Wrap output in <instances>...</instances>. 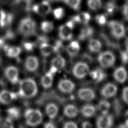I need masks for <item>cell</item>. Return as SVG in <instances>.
Here are the masks:
<instances>
[{
    "mask_svg": "<svg viewBox=\"0 0 128 128\" xmlns=\"http://www.w3.org/2000/svg\"><path fill=\"white\" fill-rule=\"evenodd\" d=\"M96 22L100 25H104L106 22V18L105 15L101 14H98L96 16Z\"/></svg>",
    "mask_w": 128,
    "mask_h": 128,
    "instance_id": "obj_38",
    "label": "cell"
},
{
    "mask_svg": "<svg viewBox=\"0 0 128 128\" xmlns=\"http://www.w3.org/2000/svg\"><path fill=\"white\" fill-rule=\"evenodd\" d=\"M26 124L30 126H36L42 120V114L40 110L36 108H28L24 112Z\"/></svg>",
    "mask_w": 128,
    "mask_h": 128,
    "instance_id": "obj_2",
    "label": "cell"
},
{
    "mask_svg": "<svg viewBox=\"0 0 128 128\" xmlns=\"http://www.w3.org/2000/svg\"><path fill=\"white\" fill-rule=\"evenodd\" d=\"M81 114L85 118H91L96 112V108L92 104H87L83 105L80 110Z\"/></svg>",
    "mask_w": 128,
    "mask_h": 128,
    "instance_id": "obj_17",
    "label": "cell"
},
{
    "mask_svg": "<svg viewBox=\"0 0 128 128\" xmlns=\"http://www.w3.org/2000/svg\"><path fill=\"white\" fill-rule=\"evenodd\" d=\"M114 122L112 116L110 114H102L96 121V128H110Z\"/></svg>",
    "mask_w": 128,
    "mask_h": 128,
    "instance_id": "obj_8",
    "label": "cell"
},
{
    "mask_svg": "<svg viewBox=\"0 0 128 128\" xmlns=\"http://www.w3.org/2000/svg\"><path fill=\"white\" fill-rule=\"evenodd\" d=\"M125 124H128V110L126 112L125 114Z\"/></svg>",
    "mask_w": 128,
    "mask_h": 128,
    "instance_id": "obj_47",
    "label": "cell"
},
{
    "mask_svg": "<svg viewBox=\"0 0 128 128\" xmlns=\"http://www.w3.org/2000/svg\"><path fill=\"white\" fill-rule=\"evenodd\" d=\"M80 48V46L78 42L76 41L71 42L66 46V50L70 57L75 56L79 52Z\"/></svg>",
    "mask_w": 128,
    "mask_h": 128,
    "instance_id": "obj_23",
    "label": "cell"
},
{
    "mask_svg": "<svg viewBox=\"0 0 128 128\" xmlns=\"http://www.w3.org/2000/svg\"><path fill=\"white\" fill-rule=\"evenodd\" d=\"M58 88L62 92L70 94L75 88V84L72 81L69 79H61L58 82Z\"/></svg>",
    "mask_w": 128,
    "mask_h": 128,
    "instance_id": "obj_11",
    "label": "cell"
},
{
    "mask_svg": "<svg viewBox=\"0 0 128 128\" xmlns=\"http://www.w3.org/2000/svg\"><path fill=\"white\" fill-rule=\"evenodd\" d=\"M34 12L40 16H46L48 14L51 10V7L46 0H44L42 2L35 4L32 7Z\"/></svg>",
    "mask_w": 128,
    "mask_h": 128,
    "instance_id": "obj_13",
    "label": "cell"
},
{
    "mask_svg": "<svg viewBox=\"0 0 128 128\" xmlns=\"http://www.w3.org/2000/svg\"><path fill=\"white\" fill-rule=\"evenodd\" d=\"M53 47L54 52L58 53L62 51V49L63 48V45L60 41L57 40L56 42L54 45H53Z\"/></svg>",
    "mask_w": 128,
    "mask_h": 128,
    "instance_id": "obj_39",
    "label": "cell"
},
{
    "mask_svg": "<svg viewBox=\"0 0 128 128\" xmlns=\"http://www.w3.org/2000/svg\"><path fill=\"white\" fill-rule=\"evenodd\" d=\"M24 1H26V2H27L28 4H30V2L32 0H24Z\"/></svg>",
    "mask_w": 128,
    "mask_h": 128,
    "instance_id": "obj_50",
    "label": "cell"
},
{
    "mask_svg": "<svg viewBox=\"0 0 128 128\" xmlns=\"http://www.w3.org/2000/svg\"></svg>",
    "mask_w": 128,
    "mask_h": 128,
    "instance_id": "obj_52",
    "label": "cell"
},
{
    "mask_svg": "<svg viewBox=\"0 0 128 128\" xmlns=\"http://www.w3.org/2000/svg\"><path fill=\"white\" fill-rule=\"evenodd\" d=\"M88 48L90 52L94 53L98 52L101 50L102 43L98 40L92 39L89 42Z\"/></svg>",
    "mask_w": 128,
    "mask_h": 128,
    "instance_id": "obj_29",
    "label": "cell"
},
{
    "mask_svg": "<svg viewBox=\"0 0 128 128\" xmlns=\"http://www.w3.org/2000/svg\"><path fill=\"white\" fill-rule=\"evenodd\" d=\"M45 112L50 118L53 119L57 116L58 112V107L55 103L50 102L46 106Z\"/></svg>",
    "mask_w": 128,
    "mask_h": 128,
    "instance_id": "obj_19",
    "label": "cell"
},
{
    "mask_svg": "<svg viewBox=\"0 0 128 128\" xmlns=\"http://www.w3.org/2000/svg\"><path fill=\"white\" fill-rule=\"evenodd\" d=\"M106 11V14L110 15L113 14L117 10V6L113 2H108L105 6Z\"/></svg>",
    "mask_w": 128,
    "mask_h": 128,
    "instance_id": "obj_35",
    "label": "cell"
},
{
    "mask_svg": "<svg viewBox=\"0 0 128 128\" xmlns=\"http://www.w3.org/2000/svg\"><path fill=\"white\" fill-rule=\"evenodd\" d=\"M1 60H2V57H1V56H0V62Z\"/></svg>",
    "mask_w": 128,
    "mask_h": 128,
    "instance_id": "obj_51",
    "label": "cell"
},
{
    "mask_svg": "<svg viewBox=\"0 0 128 128\" xmlns=\"http://www.w3.org/2000/svg\"><path fill=\"white\" fill-rule=\"evenodd\" d=\"M40 50L42 54L44 57H47L50 56L53 52H54L53 46L47 43L46 42L40 44Z\"/></svg>",
    "mask_w": 128,
    "mask_h": 128,
    "instance_id": "obj_25",
    "label": "cell"
},
{
    "mask_svg": "<svg viewBox=\"0 0 128 128\" xmlns=\"http://www.w3.org/2000/svg\"><path fill=\"white\" fill-rule=\"evenodd\" d=\"M90 77L96 82H99L105 79L106 76V74L100 68H96L89 72Z\"/></svg>",
    "mask_w": 128,
    "mask_h": 128,
    "instance_id": "obj_20",
    "label": "cell"
},
{
    "mask_svg": "<svg viewBox=\"0 0 128 128\" xmlns=\"http://www.w3.org/2000/svg\"><path fill=\"white\" fill-rule=\"evenodd\" d=\"M44 128H56V126L53 122L50 121L45 123Z\"/></svg>",
    "mask_w": 128,
    "mask_h": 128,
    "instance_id": "obj_46",
    "label": "cell"
},
{
    "mask_svg": "<svg viewBox=\"0 0 128 128\" xmlns=\"http://www.w3.org/2000/svg\"><path fill=\"white\" fill-rule=\"evenodd\" d=\"M78 98L84 102H90L96 98L94 90L90 88H80L77 92Z\"/></svg>",
    "mask_w": 128,
    "mask_h": 128,
    "instance_id": "obj_9",
    "label": "cell"
},
{
    "mask_svg": "<svg viewBox=\"0 0 128 128\" xmlns=\"http://www.w3.org/2000/svg\"><path fill=\"white\" fill-rule=\"evenodd\" d=\"M4 73L6 79L11 84H16L18 82L19 72L16 67L14 66H10L6 68Z\"/></svg>",
    "mask_w": 128,
    "mask_h": 128,
    "instance_id": "obj_10",
    "label": "cell"
},
{
    "mask_svg": "<svg viewBox=\"0 0 128 128\" xmlns=\"http://www.w3.org/2000/svg\"><path fill=\"white\" fill-rule=\"evenodd\" d=\"M113 76L117 82L121 84L124 82L128 77L126 69L122 66L118 67L114 72Z\"/></svg>",
    "mask_w": 128,
    "mask_h": 128,
    "instance_id": "obj_16",
    "label": "cell"
},
{
    "mask_svg": "<svg viewBox=\"0 0 128 128\" xmlns=\"http://www.w3.org/2000/svg\"><path fill=\"white\" fill-rule=\"evenodd\" d=\"M97 108L102 114H106L108 113L110 109V104L108 100H102L98 102Z\"/></svg>",
    "mask_w": 128,
    "mask_h": 128,
    "instance_id": "obj_30",
    "label": "cell"
},
{
    "mask_svg": "<svg viewBox=\"0 0 128 128\" xmlns=\"http://www.w3.org/2000/svg\"><path fill=\"white\" fill-rule=\"evenodd\" d=\"M117 128H128V124H120Z\"/></svg>",
    "mask_w": 128,
    "mask_h": 128,
    "instance_id": "obj_48",
    "label": "cell"
},
{
    "mask_svg": "<svg viewBox=\"0 0 128 128\" xmlns=\"http://www.w3.org/2000/svg\"><path fill=\"white\" fill-rule=\"evenodd\" d=\"M63 1L74 10H79L81 0H63Z\"/></svg>",
    "mask_w": 128,
    "mask_h": 128,
    "instance_id": "obj_36",
    "label": "cell"
},
{
    "mask_svg": "<svg viewBox=\"0 0 128 128\" xmlns=\"http://www.w3.org/2000/svg\"><path fill=\"white\" fill-rule=\"evenodd\" d=\"M13 19V16L10 14L6 12L3 10L0 11V24L2 27L10 24Z\"/></svg>",
    "mask_w": 128,
    "mask_h": 128,
    "instance_id": "obj_27",
    "label": "cell"
},
{
    "mask_svg": "<svg viewBox=\"0 0 128 128\" xmlns=\"http://www.w3.org/2000/svg\"><path fill=\"white\" fill-rule=\"evenodd\" d=\"M63 128H78L76 124L73 121H68L64 123Z\"/></svg>",
    "mask_w": 128,
    "mask_h": 128,
    "instance_id": "obj_43",
    "label": "cell"
},
{
    "mask_svg": "<svg viewBox=\"0 0 128 128\" xmlns=\"http://www.w3.org/2000/svg\"><path fill=\"white\" fill-rule=\"evenodd\" d=\"M122 96L123 100L128 104V86H126L123 88Z\"/></svg>",
    "mask_w": 128,
    "mask_h": 128,
    "instance_id": "obj_42",
    "label": "cell"
},
{
    "mask_svg": "<svg viewBox=\"0 0 128 128\" xmlns=\"http://www.w3.org/2000/svg\"><path fill=\"white\" fill-rule=\"evenodd\" d=\"M74 22L72 20H69L65 24L60 26L58 34L61 39L63 40H71L72 36Z\"/></svg>",
    "mask_w": 128,
    "mask_h": 128,
    "instance_id": "obj_7",
    "label": "cell"
},
{
    "mask_svg": "<svg viewBox=\"0 0 128 128\" xmlns=\"http://www.w3.org/2000/svg\"><path fill=\"white\" fill-rule=\"evenodd\" d=\"M6 56L9 58H14L18 57L21 52V48L16 46H5L4 47Z\"/></svg>",
    "mask_w": 128,
    "mask_h": 128,
    "instance_id": "obj_21",
    "label": "cell"
},
{
    "mask_svg": "<svg viewBox=\"0 0 128 128\" xmlns=\"http://www.w3.org/2000/svg\"><path fill=\"white\" fill-rule=\"evenodd\" d=\"M41 30L44 32L48 33L50 32L54 28V25L52 22L44 21L41 23Z\"/></svg>",
    "mask_w": 128,
    "mask_h": 128,
    "instance_id": "obj_34",
    "label": "cell"
},
{
    "mask_svg": "<svg viewBox=\"0 0 128 128\" xmlns=\"http://www.w3.org/2000/svg\"><path fill=\"white\" fill-rule=\"evenodd\" d=\"M66 65V60L63 56L60 54H57L54 56L51 62V66H54L58 70L62 69Z\"/></svg>",
    "mask_w": 128,
    "mask_h": 128,
    "instance_id": "obj_24",
    "label": "cell"
},
{
    "mask_svg": "<svg viewBox=\"0 0 128 128\" xmlns=\"http://www.w3.org/2000/svg\"><path fill=\"white\" fill-rule=\"evenodd\" d=\"M125 46L126 48V51L128 52V38H127L125 40Z\"/></svg>",
    "mask_w": 128,
    "mask_h": 128,
    "instance_id": "obj_49",
    "label": "cell"
},
{
    "mask_svg": "<svg viewBox=\"0 0 128 128\" xmlns=\"http://www.w3.org/2000/svg\"><path fill=\"white\" fill-rule=\"evenodd\" d=\"M89 72V66L86 62H77L72 68V73L74 76L78 79L84 78Z\"/></svg>",
    "mask_w": 128,
    "mask_h": 128,
    "instance_id": "obj_5",
    "label": "cell"
},
{
    "mask_svg": "<svg viewBox=\"0 0 128 128\" xmlns=\"http://www.w3.org/2000/svg\"><path fill=\"white\" fill-rule=\"evenodd\" d=\"M116 86L112 82H108L104 85L100 90L101 95L105 98H110L114 96L117 92Z\"/></svg>",
    "mask_w": 128,
    "mask_h": 128,
    "instance_id": "obj_12",
    "label": "cell"
},
{
    "mask_svg": "<svg viewBox=\"0 0 128 128\" xmlns=\"http://www.w3.org/2000/svg\"><path fill=\"white\" fill-rule=\"evenodd\" d=\"M14 124L10 118H0V128H14Z\"/></svg>",
    "mask_w": 128,
    "mask_h": 128,
    "instance_id": "obj_32",
    "label": "cell"
},
{
    "mask_svg": "<svg viewBox=\"0 0 128 128\" xmlns=\"http://www.w3.org/2000/svg\"><path fill=\"white\" fill-rule=\"evenodd\" d=\"M18 96V94L10 92L7 90H2L0 92V103L7 104L16 100Z\"/></svg>",
    "mask_w": 128,
    "mask_h": 128,
    "instance_id": "obj_14",
    "label": "cell"
},
{
    "mask_svg": "<svg viewBox=\"0 0 128 128\" xmlns=\"http://www.w3.org/2000/svg\"><path fill=\"white\" fill-rule=\"evenodd\" d=\"M114 112L117 115H118L122 110V106L119 101L117 100H116L114 102Z\"/></svg>",
    "mask_w": 128,
    "mask_h": 128,
    "instance_id": "obj_41",
    "label": "cell"
},
{
    "mask_svg": "<svg viewBox=\"0 0 128 128\" xmlns=\"http://www.w3.org/2000/svg\"><path fill=\"white\" fill-rule=\"evenodd\" d=\"M94 33V30L89 26H85L83 27L80 30L78 36V38L80 40H84L90 37Z\"/></svg>",
    "mask_w": 128,
    "mask_h": 128,
    "instance_id": "obj_28",
    "label": "cell"
},
{
    "mask_svg": "<svg viewBox=\"0 0 128 128\" xmlns=\"http://www.w3.org/2000/svg\"><path fill=\"white\" fill-rule=\"evenodd\" d=\"M78 108L73 104H68L66 105L63 110L64 115L68 118H74L77 116L78 114Z\"/></svg>",
    "mask_w": 128,
    "mask_h": 128,
    "instance_id": "obj_18",
    "label": "cell"
},
{
    "mask_svg": "<svg viewBox=\"0 0 128 128\" xmlns=\"http://www.w3.org/2000/svg\"><path fill=\"white\" fill-rule=\"evenodd\" d=\"M88 6L90 10H98L102 7L101 0H88Z\"/></svg>",
    "mask_w": 128,
    "mask_h": 128,
    "instance_id": "obj_33",
    "label": "cell"
},
{
    "mask_svg": "<svg viewBox=\"0 0 128 128\" xmlns=\"http://www.w3.org/2000/svg\"><path fill=\"white\" fill-rule=\"evenodd\" d=\"M81 127L82 128H92V126L91 122L88 120H85L82 123Z\"/></svg>",
    "mask_w": 128,
    "mask_h": 128,
    "instance_id": "obj_45",
    "label": "cell"
},
{
    "mask_svg": "<svg viewBox=\"0 0 128 128\" xmlns=\"http://www.w3.org/2000/svg\"><path fill=\"white\" fill-rule=\"evenodd\" d=\"M38 93V86L36 81L30 78L19 82L18 95L26 98L34 97Z\"/></svg>",
    "mask_w": 128,
    "mask_h": 128,
    "instance_id": "obj_1",
    "label": "cell"
},
{
    "mask_svg": "<svg viewBox=\"0 0 128 128\" xmlns=\"http://www.w3.org/2000/svg\"><path fill=\"white\" fill-rule=\"evenodd\" d=\"M36 28L35 22L30 18H26L20 21L18 31L24 36H29L34 34Z\"/></svg>",
    "mask_w": 128,
    "mask_h": 128,
    "instance_id": "obj_3",
    "label": "cell"
},
{
    "mask_svg": "<svg viewBox=\"0 0 128 128\" xmlns=\"http://www.w3.org/2000/svg\"><path fill=\"white\" fill-rule=\"evenodd\" d=\"M122 12L125 18L128 20V1H127L124 5Z\"/></svg>",
    "mask_w": 128,
    "mask_h": 128,
    "instance_id": "obj_44",
    "label": "cell"
},
{
    "mask_svg": "<svg viewBox=\"0 0 128 128\" xmlns=\"http://www.w3.org/2000/svg\"><path fill=\"white\" fill-rule=\"evenodd\" d=\"M23 46L26 51L31 52L34 48V44L30 42H26L23 43Z\"/></svg>",
    "mask_w": 128,
    "mask_h": 128,
    "instance_id": "obj_40",
    "label": "cell"
},
{
    "mask_svg": "<svg viewBox=\"0 0 128 128\" xmlns=\"http://www.w3.org/2000/svg\"><path fill=\"white\" fill-rule=\"evenodd\" d=\"M114 54L110 51H104L100 53L98 57V61L100 66L104 68L112 66L115 62Z\"/></svg>",
    "mask_w": 128,
    "mask_h": 128,
    "instance_id": "obj_4",
    "label": "cell"
},
{
    "mask_svg": "<svg viewBox=\"0 0 128 128\" xmlns=\"http://www.w3.org/2000/svg\"><path fill=\"white\" fill-rule=\"evenodd\" d=\"M54 18L57 20H60L63 18L64 16V10L62 8H58L54 9L53 11Z\"/></svg>",
    "mask_w": 128,
    "mask_h": 128,
    "instance_id": "obj_37",
    "label": "cell"
},
{
    "mask_svg": "<svg viewBox=\"0 0 128 128\" xmlns=\"http://www.w3.org/2000/svg\"><path fill=\"white\" fill-rule=\"evenodd\" d=\"M108 27L112 34L116 38L120 39L124 36L126 30L122 23L116 20H112L108 22Z\"/></svg>",
    "mask_w": 128,
    "mask_h": 128,
    "instance_id": "obj_6",
    "label": "cell"
},
{
    "mask_svg": "<svg viewBox=\"0 0 128 128\" xmlns=\"http://www.w3.org/2000/svg\"><path fill=\"white\" fill-rule=\"evenodd\" d=\"M90 19V16L88 12H81L76 16H74L72 20L74 22H76L78 23L86 24H88Z\"/></svg>",
    "mask_w": 128,
    "mask_h": 128,
    "instance_id": "obj_26",
    "label": "cell"
},
{
    "mask_svg": "<svg viewBox=\"0 0 128 128\" xmlns=\"http://www.w3.org/2000/svg\"><path fill=\"white\" fill-rule=\"evenodd\" d=\"M54 76L53 74L48 71L42 77L40 84L44 88L48 89L52 86L53 82Z\"/></svg>",
    "mask_w": 128,
    "mask_h": 128,
    "instance_id": "obj_22",
    "label": "cell"
},
{
    "mask_svg": "<svg viewBox=\"0 0 128 128\" xmlns=\"http://www.w3.org/2000/svg\"><path fill=\"white\" fill-rule=\"evenodd\" d=\"M24 65L26 70L30 72H34L36 71L38 67V60L35 56H28L26 58Z\"/></svg>",
    "mask_w": 128,
    "mask_h": 128,
    "instance_id": "obj_15",
    "label": "cell"
},
{
    "mask_svg": "<svg viewBox=\"0 0 128 128\" xmlns=\"http://www.w3.org/2000/svg\"><path fill=\"white\" fill-rule=\"evenodd\" d=\"M6 113L8 115V117L12 120H17L20 116V111L17 107L13 106L8 108Z\"/></svg>",
    "mask_w": 128,
    "mask_h": 128,
    "instance_id": "obj_31",
    "label": "cell"
}]
</instances>
